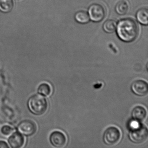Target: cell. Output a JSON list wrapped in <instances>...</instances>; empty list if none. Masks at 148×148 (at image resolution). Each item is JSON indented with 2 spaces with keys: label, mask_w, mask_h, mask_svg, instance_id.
Wrapping results in <instances>:
<instances>
[{
  "label": "cell",
  "mask_w": 148,
  "mask_h": 148,
  "mask_svg": "<svg viewBox=\"0 0 148 148\" xmlns=\"http://www.w3.org/2000/svg\"><path fill=\"white\" fill-rule=\"evenodd\" d=\"M129 10V3L125 0H121L117 3L115 7V11L117 14L120 15L126 14Z\"/></svg>",
  "instance_id": "7c38bea8"
},
{
  "label": "cell",
  "mask_w": 148,
  "mask_h": 148,
  "mask_svg": "<svg viewBox=\"0 0 148 148\" xmlns=\"http://www.w3.org/2000/svg\"><path fill=\"white\" fill-rule=\"evenodd\" d=\"M87 13L90 20L97 23L102 21L106 16V11L103 7L97 3L91 5L88 8Z\"/></svg>",
  "instance_id": "5b68a950"
},
{
  "label": "cell",
  "mask_w": 148,
  "mask_h": 148,
  "mask_svg": "<svg viewBox=\"0 0 148 148\" xmlns=\"http://www.w3.org/2000/svg\"><path fill=\"white\" fill-rule=\"evenodd\" d=\"M51 144L56 148H62L66 145L67 142L65 135L59 131L53 132L49 138Z\"/></svg>",
  "instance_id": "ba28073f"
},
{
  "label": "cell",
  "mask_w": 148,
  "mask_h": 148,
  "mask_svg": "<svg viewBox=\"0 0 148 148\" xmlns=\"http://www.w3.org/2000/svg\"><path fill=\"white\" fill-rule=\"evenodd\" d=\"M27 106L31 113L35 116H41L47 111L48 103L46 99L43 96L35 94L27 100Z\"/></svg>",
  "instance_id": "7a4b0ae2"
},
{
  "label": "cell",
  "mask_w": 148,
  "mask_h": 148,
  "mask_svg": "<svg viewBox=\"0 0 148 148\" xmlns=\"http://www.w3.org/2000/svg\"><path fill=\"white\" fill-rule=\"evenodd\" d=\"M148 136L147 127L140 124L137 127L130 129L128 135L129 139L135 144L143 143L147 139Z\"/></svg>",
  "instance_id": "3957f363"
},
{
  "label": "cell",
  "mask_w": 148,
  "mask_h": 148,
  "mask_svg": "<svg viewBox=\"0 0 148 148\" xmlns=\"http://www.w3.org/2000/svg\"><path fill=\"white\" fill-rule=\"evenodd\" d=\"M74 18L77 22L81 24H87L90 21L88 13L84 11H79L77 12L75 14Z\"/></svg>",
  "instance_id": "4fadbf2b"
},
{
  "label": "cell",
  "mask_w": 148,
  "mask_h": 148,
  "mask_svg": "<svg viewBox=\"0 0 148 148\" xmlns=\"http://www.w3.org/2000/svg\"><path fill=\"white\" fill-rule=\"evenodd\" d=\"M13 7V0H0V11L2 12H10Z\"/></svg>",
  "instance_id": "5bb4252c"
},
{
  "label": "cell",
  "mask_w": 148,
  "mask_h": 148,
  "mask_svg": "<svg viewBox=\"0 0 148 148\" xmlns=\"http://www.w3.org/2000/svg\"><path fill=\"white\" fill-rule=\"evenodd\" d=\"M137 20L143 25L147 26L148 24V10L146 8L139 9L136 14Z\"/></svg>",
  "instance_id": "8fae6325"
},
{
  "label": "cell",
  "mask_w": 148,
  "mask_h": 148,
  "mask_svg": "<svg viewBox=\"0 0 148 148\" xmlns=\"http://www.w3.org/2000/svg\"><path fill=\"white\" fill-rule=\"evenodd\" d=\"M8 142L12 148H21L25 144V138L20 133L14 132L9 137Z\"/></svg>",
  "instance_id": "9c48e42d"
},
{
  "label": "cell",
  "mask_w": 148,
  "mask_h": 148,
  "mask_svg": "<svg viewBox=\"0 0 148 148\" xmlns=\"http://www.w3.org/2000/svg\"><path fill=\"white\" fill-rule=\"evenodd\" d=\"M131 90L136 96L144 97L148 94V85L146 81L138 79L132 82L131 85Z\"/></svg>",
  "instance_id": "52a82bcc"
},
{
  "label": "cell",
  "mask_w": 148,
  "mask_h": 148,
  "mask_svg": "<svg viewBox=\"0 0 148 148\" xmlns=\"http://www.w3.org/2000/svg\"><path fill=\"white\" fill-rule=\"evenodd\" d=\"M13 131V129L8 125H5L1 127V132L4 136H8L11 135Z\"/></svg>",
  "instance_id": "e0dca14e"
},
{
  "label": "cell",
  "mask_w": 148,
  "mask_h": 148,
  "mask_svg": "<svg viewBox=\"0 0 148 148\" xmlns=\"http://www.w3.org/2000/svg\"><path fill=\"white\" fill-rule=\"evenodd\" d=\"M116 34L122 41L130 43L134 41L138 35L137 25L132 19L125 18L117 23Z\"/></svg>",
  "instance_id": "6da1fadb"
},
{
  "label": "cell",
  "mask_w": 148,
  "mask_h": 148,
  "mask_svg": "<svg viewBox=\"0 0 148 148\" xmlns=\"http://www.w3.org/2000/svg\"><path fill=\"white\" fill-rule=\"evenodd\" d=\"M0 148H9V146L6 142L2 140H0Z\"/></svg>",
  "instance_id": "ac0fdd59"
},
{
  "label": "cell",
  "mask_w": 148,
  "mask_h": 148,
  "mask_svg": "<svg viewBox=\"0 0 148 148\" xmlns=\"http://www.w3.org/2000/svg\"><path fill=\"white\" fill-rule=\"evenodd\" d=\"M38 92L39 94L44 97H49L52 93L51 87L47 83H42L38 87Z\"/></svg>",
  "instance_id": "2e32d148"
},
{
  "label": "cell",
  "mask_w": 148,
  "mask_h": 148,
  "mask_svg": "<svg viewBox=\"0 0 148 148\" xmlns=\"http://www.w3.org/2000/svg\"><path fill=\"white\" fill-rule=\"evenodd\" d=\"M131 116L133 120L141 122L143 121L146 118L147 111L144 107L138 106L133 108L132 111Z\"/></svg>",
  "instance_id": "30bf717a"
},
{
  "label": "cell",
  "mask_w": 148,
  "mask_h": 148,
  "mask_svg": "<svg viewBox=\"0 0 148 148\" xmlns=\"http://www.w3.org/2000/svg\"><path fill=\"white\" fill-rule=\"evenodd\" d=\"M17 130L21 135L31 136L34 135L37 130V126L34 121L26 119L21 122L17 126Z\"/></svg>",
  "instance_id": "8992f818"
},
{
  "label": "cell",
  "mask_w": 148,
  "mask_h": 148,
  "mask_svg": "<svg viewBox=\"0 0 148 148\" xmlns=\"http://www.w3.org/2000/svg\"><path fill=\"white\" fill-rule=\"evenodd\" d=\"M120 130L115 126H110L106 129L103 135V141L107 145H113L119 142L121 138Z\"/></svg>",
  "instance_id": "277c9868"
},
{
  "label": "cell",
  "mask_w": 148,
  "mask_h": 148,
  "mask_svg": "<svg viewBox=\"0 0 148 148\" xmlns=\"http://www.w3.org/2000/svg\"><path fill=\"white\" fill-rule=\"evenodd\" d=\"M117 23L114 20H108L103 25V30L107 33H112L116 31Z\"/></svg>",
  "instance_id": "9a60e30c"
}]
</instances>
